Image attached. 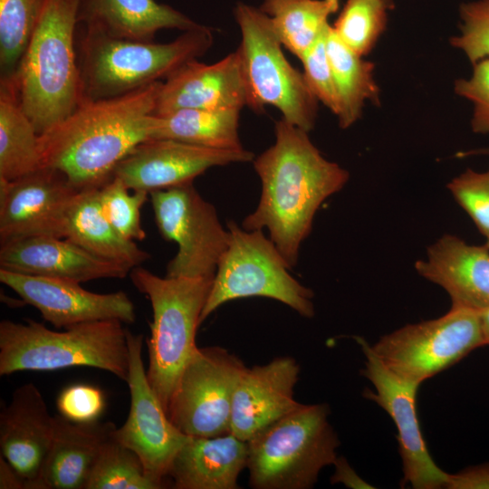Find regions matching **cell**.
<instances>
[{"label":"cell","instance_id":"9","mask_svg":"<svg viewBox=\"0 0 489 489\" xmlns=\"http://www.w3.org/2000/svg\"><path fill=\"white\" fill-rule=\"evenodd\" d=\"M234 14L240 28L237 51L246 80L249 108L275 107L288 122L310 132L315 126L318 101L302 72L285 58L271 16L260 8L237 3Z\"/></svg>","mask_w":489,"mask_h":489},{"label":"cell","instance_id":"45","mask_svg":"<svg viewBox=\"0 0 489 489\" xmlns=\"http://www.w3.org/2000/svg\"><path fill=\"white\" fill-rule=\"evenodd\" d=\"M483 156V155H485V156H489V147L487 148H481V149H470V150H465V151H461L459 153L456 154V156L458 158H466V157H470V156Z\"/></svg>","mask_w":489,"mask_h":489},{"label":"cell","instance_id":"12","mask_svg":"<svg viewBox=\"0 0 489 489\" xmlns=\"http://www.w3.org/2000/svg\"><path fill=\"white\" fill-rule=\"evenodd\" d=\"M245 368L224 348L197 347L169 399V420L189 436L231 433L233 397Z\"/></svg>","mask_w":489,"mask_h":489},{"label":"cell","instance_id":"27","mask_svg":"<svg viewBox=\"0 0 489 489\" xmlns=\"http://www.w3.org/2000/svg\"><path fill=\"white\" fill-rule=\"evenodd\" d=\"M240 110L185 109L153 114L150 139H169L218 149H244L239 138Z\"/></svg>","mask_w":489,"mask_h":489},{"label":"cell","instance_id":"40","mask_svg":"<svg viewBox=\"0 0 489 489\" xmlns=\"http://www.w3.org/2000/svg\"><path fill=\"white\" fill-rule=\"evenodd\" d=\"M448 489H489V463L469 466L455 474H448Z\"/></svg>","mask_w":489,"mask_h":489},{"label":"cell","instance_id":"38","mask_svg":"<svg viewBox=\"0 0 489 489\" xmlns=\"http://www.w3.org/2000/svg\"><path fill=\"white\" fill-rule=\"evenodd\" d=\"M468 79H457L454 83L455 93L474 105L471 128L475 133H489V59L473 64Z\"/></svg>","mask_w":489,"mask_h":489},{"label":"cell","instance_id":"14","mask_svg":"<svg viewBox=\"0 0 489 489\" xmlns=\"http://www.w3.org/2000/svg\"><path fill=\"white\" fill-rule=\"evenodd\" d=\"M357 341L366 357L361 374L373 385L364 397L380 406L392 418L398 430V452L402 459L401 487L445 488L448 474L432 459L420 429L416 398L418 384L407 381L386 369L363 339Z\"/></svg>","mask_w":489,"mask_h":489},{"label":"cell","instance_id":"36","mask_svg":"<svg viewBox=\"0 0 489 489\" xmlns=\"http://www.w3.org/2000/svg\"><path fill=\"white\" fill-rule=\"evenodd\" d=\"M447 188L478 231L489 240V168L484 172L467 169L452 179Z\"/></svg>","mask_w":489,"mask_h":489},{"label":"cell","instance_id":"31","mask_svg":"<svg viewBox=\"0 0 489 489\" xmlns=\"http://www.w3.org/2000/svg\"><path fill=\"white\" fill-rule=\"evenodd\" d=\"M46 0H0L1 78L11 77L41 19Z\"/></svg>","mask_w":489,"mask_h":489},{"label":"cell","instance_id":"6","mask_svg":"<svg viewBox=\"0 0 489 489\" xmlns=\"http://www.w3.org/2000/svg\"><path fill=\"white\" fill-rule=\"evenodd\" d=\"M130 279L152 307L147 377L167 412L178 379L197 349L196 332L213 278L160 277L137 266Z\"/></svg>","mask_w":489,"mask_h":489},{"label":"cell","instance_id":"34","mask_svg":"<svg viewBox=\"0 0 489 489\" xmlns=\"http://www.w3.org/2000/svg\"><path fill=\"white\" fill-rule=\"evenodd\" d=\"M129 191L120 178L112 177L97 188L98 201L103 216L120 235L131 241H141L146 233L141 225L140 209L149 193Z\"/></svg>","mask_w":489,"mask_h":489},{"label":"cell","instance_id":"25","mask_svg":"<svg viewBox=\"0 0 489 489\" xmlns=\"http://www.w3.org/2000/svg\"><path fill=\"white\" fill-rule=\"evenodd\" d=\"M78 19L88 31L139 41H153L162 29L186 32L203 26L155 0H82Z\"/></svg>","mask_w":489,"mask_h":489},{"label":"cell","instance_id":"18","mask_svg":"<svg viewBox=\"0 0 489 489\" xmlns=\"http://www.w3.org/2000/svg\"><path fill=\"white\" fill-rule=\"evenodd\" d=\"M250 104L238 51L205 64L193 60L161 82L154 114L185 109L242 110Z\"/></svg>","mask_w":489,"mask_h":489},{"label":"cell","instance_id":"20","mask_svg":"<svg viewBox=\"0 0 489 489\" xmlns=\"http://www.w3.org/2000/svg\"><path fill=\"white\" fill-rule=\"evenodd\" d=\"M0 268L29 275L85 283L125 278L129 269L104 260L69 239L28 236L1 244Z\"/></svg>","mask_w":489,"mask_h":489},{"label":"cell","instance_id":"44","mask_svg":"<svg viewBox=\"0 0 489 489\" xmlns=\"http://www.w3.org/2000/svg\"><path fill=\"white\" fill-rule=\"evenodd\" d=\"M485 345H489V308L478 312Z\"/></svg>","mask_w":489,"mask_h":489},{"label":"cell","instance_id":"42","mask_svg":"<svg viewBox=\"0 0 489 489\" xmlns=\"http://www.w3.org/2000/svg\"><path fill=\"white\" fill-rule=\"evenodd\" d=\"M0 488H25V483L24 479L2 455L0 456Z\"/></svg>","mask_w":489,"mask_h":489},{"label":"cell","instance_id":"10","mask_svg":"<svg viewBox=\"0 0 489 489\" xmlns=\"http://www.w3.org/2000/svg\"><path fill=\"white\" fill-rule=\"evenodd\" d=\"M484 345L479 312L452 306L439 318L382 336L370 349L390 372L420 385Z\"/></svg>","mask_w":489,"mask_h":489},{"label":"cell","instance_id":"15","mask_svg":"<svg viewBox=\"0 0 489 489\" xmlns=\"http://www.w3.org/2000/svg\"><path fill=\"white\" fill-rule=\"evenodd\" d=\"M79 192L51 168L14 180L0 177V243L36 235L63 238L65 217Z\"/></svg>","mask_w":489,"mask_h":489},{"label":"cell","instance_id":"17","mask_svg":"<svg viewBox=\"0 0 489 489\" xmlns=\"http://www.w3.org/2000/svg\"><path fill=\"white\" fill-rule=\"evenodd\" d=\"M0 282L16 292L24 303L36 308L55 328L105 320L136 321L135 305L127 293H96L80 283L14 273L0 268Z\"/></svg>","mask_w":489,"mask_h":489},{"label":"cell","instance_id":"22","mask_svg":"<svg viewBox=\"0 0 489 489\" xmlns=\"http://www.w3.org/2000/svg\"><path fill=\"white\" fill-rule=\"evenodd\" d=\"M415 268L419 275L441 286L452 306L476 312L489 308V248L469 244L446 235L427 248V258Z\"/></svg>","mask_w":489,"mask_h":489},{"label":"cell","instance_id":"8","mask_svg":"<svg viewBox=\"0 0 489 489\" xmlns=\"http://www.w3.org/2000/svg\"><path fill=\"white\" fill-rule=\"evenodd\" d=\"M228 244L216 266L201 323L227 302L266 297L284 303L305 318L314 315L313 292L290 273L283 256L263 230L227 224Z\"/></svg>","mask_w":489,"mask_h":489},{"label":"cell","instance_id":"5","mask_svg":"<svg viewBox=\"0 0 489 489\" xmlns=\"http://www.w3.org/2000/svg\"><path fill=\"white\" fill-rule=\"evenodd\" d=\"M203 25L165 43L113 38L86 30L81 45L82 101L121 96L166 80L212 46Z\"/></svg>","mask_w":489,"mask_h":489},{"label":"cell","instance_id":"3","mask_svg":"<svg viewBox=\"0 0 489 489\" xmlns=\"http://www.w3.org/2000/svg\"><path fill=\"white\" fill-rule=\"evenodd\" d=\"M82 0H46L34 34L11 79L20 105L40 135L82 102L74 35Z\"/></svg>","mask_w":489,"mask_h":489},{"label":"cell","instance_id":"30","mask_svg":"<svg viewBox=\"0 0 489 489\" xmlns=\"http://www.w3.org/2000/svg\"><path fill=\"white\" fill-rule=\"evenodd\" d=\"M340 0H297L271 16L281 44L301 59L329 30Z\"/></svg>","mask_w":489,"mask_h":489},{"label":"cell","instance_id":"46","mask_svg":"<svg viewBox=\"0 0 489 489\" xmlns=\"http://www.w3.org/2000/svg\"><path fill=\"white\" fill-rule=\"evenodd\" d=\"M484 244L489 248V240H486Z\"/></svg>","mask_w":489,"mask_h":489},{"label":"cell","instance_id":"37","mask_svg":"<svg viewBox=\"0 0 489 489\" xmlns=\"http://www.w3.org/2000/svg\"><path fill=\"white\" fill-rule=\"evenodd\" d=\"M328 32L329 30L300 60L303 65L302 73L311 91L318 101L337 117L340 104L326 49Z\"/></svg>","mask_w":489,"mask_h":489},{"label":"cell","instance_id":"4","mask_svg":"<svg viewBox=\"0 0 489 489\" xmlns=\"http://www.w3.org/2000/svg\"><path fill=\"white\" fill-rule=\"evenodd\" d=\"M120 321L84 322L53 331L27 319L0 322V376L18 371H51L71 367L106 370L126 382L129 354Z\"/></svg>","mask_w":489,"mask_h":489},{"label":"cell","instance_id":"23","mask_svg":"<svg viewBox=\"0 0 489 489\" xmlns=\"http://www.w3.org/2000/svg\"><path fill=\"white\" fill-rule=\"evenodd\" d=\"M115 428L111 422L76 423L54 416L53 438L37 489H86L102 446Z\"/></svg>","mask_w":489,"mask_h":489},{"label":"cell","instance_id":"21","mask_svg":"<svg viewBox=\"0 0 489 489\" xmlns=\"http://www.w3.org/2000/svg\"><path fill=\"white\" fill-rule=\"evenodd\" d=\"M53 427L54 417L34 383L18 387L0 413L1 455L21 475L25 488L37 489Z\"/></svg>","mask_w":489,"mask_h":489},{"label":"cell","instance_id":"19","mask_svg":"<svg viewBox=\"0 0 489 489\" xmlns=\"http://www.w3.org/2000/svg\"><path fill=\"white\" fill-rule=\"evenodd\" d=\"M300 367L289 356L245 368L235 389L231 433L248 441L256 433L301 406L294 398Z\"/></svg>","mask_w":489,"mask_h":489},{"label":"cell","instance_id":"7","mask_svg":"<svg viewBox=\"0 0 489 489\" xmlns=\"http://www.w3.org/2000/svg\"><path fill=\"white\" fill-rule=\"evenodd\" d=\"M326 404H301L248 441L246 468L255 489H309L333 465L340 440Z\"/></svg>","mask_w":489,"mask_h":489},{"label":"cell","instance_id":"33","mask_svg":"<svg viewBox=\"0 0 489 489\" xmlns=\"http://www.w3.org/2000/svg\"><path fill=\"white\" fill-rule=\"evenodd\" d=\"M393 5V0H347L332 29L340 41L364 57L384 33Z\"/></svg>","mask_w":489,"mask_h":489},{"label":"cell","instance_id":"35","mask_svg":"<svg viewBox=\"0 0 489 489\" xmlns=\"http://www.w3.org/2000/svg\"><path fill=\"white\" fill-rule=\"evenodd\" d=\"M460 33L450 44L462 51L472 64L489 59V0L463 3L459 7Z\"/></svg>","mask_w":489,"mask_h":489},{"label":"cell","instance_id":"26","mask_svg":"<svg viewBox=\"0 0 489 489\" xmlns=\"http://www.w3.org/2000/svg\"><path fill=\"white\" fill-rule=\"evenodd\" d=\"M63 238L130 271L150 257L135 241L120 235L106 219L100 207L97 188L82 190L76 195L65 217Z\"/></svg>","mask_w":489,"mask_h":489},{"label":"cell","instance_id":"32","mask_svg":"<svg viewBox=\"0 0 489 489\" xmlns=\"http://www.w3.org/2000/svg\"><path fill=\"white\" fill-rule=\"evenodd\" d=\"M114 432V431H113ZM151 479L140 458L111 436L105 442L86 489H160Z\"/></svg>","mask_w":489,"mask_h":489},{"label":"cell","instance_id":"39","mask_svg":"<svg viewBox=\"0 0 489 489\" xmlns=\"http://www.w3.org/2000/svg\"><path fill=\"white\" fill-rule=\"evenodd\" d=\"M56 405L60 415L76 423L97 421L105 408L101 389L90 384H73L59 394Z\"/></svg>","mask_w":489,"mask_h":489},{"label":"cell","instance_id":"2","mask_svg":"<svg viewBox=\"0 0 489 489\" xmlns=\"http://www.w3.org/2000/svg\"><path fill=\"white\" fill-rule=\"evenodd\" d=\"M161 82L114 98L83 101L39 136L43 167L64 174L79 191L100 187L134 148L150 139Z\"/></svg>","mask_w":489,"mask_h":489},{"label":"cell","instance_id":"29","mask_svg":"<svg viewBox=\"0 0 489 489\" xmlns=\"http://www.w3.org/2000/svg\"><path fill=\"white\" fill-rule=\"evenodd\" d=\"M326 49L340 97L339 126L348 129L361 117L368 101L379 104L380 90L374 78V63L340 41L332 25L326 37Z\"/></svg>","mask_w":489,"mask_h":489},{"label":"cell","instance_id":"43","mask_svg":"<svg viewBox=\"0 0 489 489\" xmlns=\"http://www.w3.org/2000/svg\"><path fill=\"white\" fill-rule=\"evenodd\" d=\"M297 0H263L260 9L272 16L283 5Z\"/></svg>","mask_w":489,"mask_h":489},{"label":"cell","instance_id":"1","mask_svg":"<svg viewBox=\"0 0 489 489\" xmlns=\"http://www.w3.org/2000/svg\"><path fill=\"white\" fill-rule=\"evenodd\" d=\"M274 132L273 145L254 159L262 193L242 227L268 230L269 238L292 269L318 208L345 186L349 172L326 159L309 132L283 118L276 121Z\"/></svg>","mask_w":489,"mask_h":489},{"label":"cell","instance_id":"16","mask_svg":"<svg viewBox=\"0 0 489 489\" xmlns=\"http://www.w3.org/2000/svg\"><path fill=\"white\" fill-rule=\"evenodd\" d=\"M244 149H218L169 139H149L134 148L114 168L130 190L150 193L193 180L216 166L254 160Z\"/></svg>","mask_w":489,"mask_h":489},{"label":"cell","instance_id":"28","mask_svg":"<svg viewBox=\"0 0 489 489\" xmlns=\"http://www.w3.org/2000/svg\"><path fill=\"white\" fill-rule=\"evenodd\" d=\"M43 167L39 134L24 112L10 78L0 82V177L14 180Z\"/></svg>","mask_w":489,"mask_h":489},{"label":"cell","instance_id":"13","mask_svg":"<svg viewBox=\"0 0 489 489\" xmlns=\"http://www.w3.org/2000/svg\"><path fill=\"white\" fill-rule=\"evenodd\" d=\"M127 340L129 366L126 382L130 408L125 423L115 428L113 436L140 458L148 475L164 488L172 462L189 436L169 420L149 382L142 360L143 335L127 330Z\"/></svg>","mask_w":489,"mask_h":489},{"label":"cell","instance_id":"11","mask_svg":"<svg viewBox=\"0 0 489 489\" xmlns=\"http://www.w3.org/2000/svg\"><path fill=\"white\" fill-rule=\"evenodd\" d=\"M149 197L159 233L177 245L166 276L214 278L229 240L215 206L199 195L193 182L152 191Z\"/></svg>","mask_w":489,"mask_h":489},{"label":"cell","instance_id":"41","mask_svg":"<svg viewBox=\"0 0 489 489\" xmlns=\"http://www.w3.org/2000/svg\"><path fill=\"white\" fill-rule=\"evenodd\" d=\"M333 465L335 473L331 478V484L340 483L350 488H374L356 474L344 457L337 456Z\"/></svg>","mask_w":489,"mask_h":489},{"label":"cell","instance_id":"24","mask_svg":"<svg viewBox=\"0 0 489 489\" xmlns=\"http://www.w3.org/2000/svg\"><path fill=\"white\" fill-rule=\"evenodd\" d=\"M247 457V441L232 433L189 436L176 455L168 477L176 489H236Z\"/></svg>","mask_w":489,"mask_h":489}]
</instances>
